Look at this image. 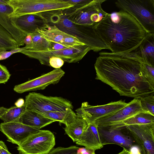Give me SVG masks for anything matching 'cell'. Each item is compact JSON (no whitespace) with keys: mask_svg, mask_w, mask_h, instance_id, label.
Returning <instances> with one entry per match:
<instances>
[{"mask_svg":"<svg viewBox=\"0 0 154 154\" xmlns=\"http://www.w3.org/2000/svg\"><path fill=\"white\" fill-rule=\"evenodd\" d=\"M102 144H115L129 151L133 146L137 145L127 125L123 122L109 125L97 126Z\"/></svg>","mask_w":154,"mask_h":154,"instance_id":"cell-6","label":"cell"},{"mask_svg":"<svg viewBox=\"0 0 154 154\" xmlns=\"http://www.w3.org/2000/svg\"><path fill=\"white\" fill-rule=\"evenodd\" d=\"M64 62L61 58L55 56L50 57L49 60V66L55 69L60 68L63 65Z\"/></svg>","mask_w":154,"mask_h":154,"instance_id":"cell-32","label":"cell"},{"mask_svg":"<svg viewBox=\"0 0 154 154\" xmlns=\"http://www.w3.org/2000/svg\"><path fill=\"white\" fill-rule=\"evenodd\" d=\"M8 109L3 106L0 107V119L8 110Z\"/></svg>","mask_w":154,"mask_h":154,"instance_id":"cell-41","label":"cell"},{"mask_svg":"<svg viewBox=\"0 0 154 154\" xmlns=\"http://www.w3.org/2000/svg\"><path fill=\"white\" fill-rule=\"evenodd\" d=\"M121 100L100 106H93L88 102L82 103L81 107L75 110L76 115L85 119L88 124L120 109L128 104Z\"/></svg>","mask_w":154,"mask_h":154,"instance_id":"cell-10","label":"cell"},{"mask_svg":"<svg viewBox=\"0 0 154 154\" xmlns=\"http://www.w3.org/2000/svg\"><path fill=\"white\" fill-rule=\"evenodd\" d=\"M40 114L55 122L58 121L63 123L65 126L73 122L77 116L76 114L71 109L64 111H49Z\"/></svg>","mask_w":154,"mask_h":154,"instance_id":"cell-22","label":"cell"},{"mask_svg":"<svg viewBox=\"0 0 154 154\" xmlns=\"http://www.w3.org/2000/svg\"><path fill=\"white\" fill-rule=\"evenodd\" d=\"M55 121L36 112L26 110L15 122L40 129Z\"/></svg>","mask_w":154,"mask_h":154,"instance_id":"cell-19","label":"cell"},{"mask_svg":"<svg viewBox=\"0 0 154 154\" xmlns=\"http://www.w3.org/2000/svg\"><path fill=\"white\" fill-rule=\"evenodd\" d=\"M24 42L26 45L28 46L31 45L32 42V34H29L26 35L24 39Z\"/></svg>","mask_w":154,"mask_h":154,"instance_id":"cell-39","label":"cell"},{"mask_svg":"<svg viewBox=\"0 0 154 154\" xmlns=\"http://www.w3.org/2000/svg\"><path fill=\"white\" fill-rule=\"evenodd\" d=\"M118 54L154 65V33H147L139 46L130 52Z\"/></svg>","mask_w":154,"mask_h":154,"instance_id":"cell-16","label":"cell"},{"mask_svg":"<svg viewBox=\"0 0 154 154\" xmlns=\"http://www.w3.org/2000/svg\"><path fill=\"white\" fill-rule=\"evenodd\" d=\"M65 73L64 71L60 68L55 69L38 77L15 85L14 90L18 93L43 90L50 85L58 83Z\"/></svg>","mask_w":154,"mask_h":154,"instance_id":"cell-11","label":"cell"},{"mask_svg":"<svg viewBox=\"0 0 154 154\" xmlns=\"http://www.w3.org/2000/svg\"><path fill=\"white\" fill-rule=\"evenodd\" d=\"M13 11L12 8L8 4L0 3V24L11 34L20 47L24 44V40L26 35L16 27L9 17Z\"/></svg>","mask_w":154,"mask_h":154,"instance_id":"cell-17","label":"cell"},{"mask_svg":"<svg viewBox=\"0 0 154 154\" xmlns=\"http://www.w3.org/2000/svg\"><path fill=\"white\" fill-rule=\"evenodd\" d=\"M32 44L30 46H27L28 47V48L38 51L45 50L51 48L50 42L44 38L36 31L32 34Z\"/></svg>","mask_w":154,"mask_h":154,"instance_id":"cell-25","label":"cell"},{"mask_svg":"<svg viewBox=\"0 0 154 154\" xmlns=\"http://www.w3.org/2000/svg\"><path fill=\"white\" fill-rule=\"evenodd\" d=\"M129 151L130 154H141L140 149L137 145L132 146Z\"/></svg>","mask_w":154,"mask_h":154,"instance_id":"cell-38","label":"cell"},{"mask_svg":"<svg viewBox=\"0 0 154 154\" xmlns=\"http://www.w3.org/2000/svg\"><path fill=\"white\" fill-rule=\"evenodd\" d=\"M123 122L126 125L154 124V116L143 111L137 113Z\"/></svg>","mask_w":154,"mask_h":154,"instance_id":"cell-23","label":"cell"},{"mask_svg":"<svg viewBox=\"0 0 154 154\" xmlns=\"http://www.w3.org/2000/svg\"><path fill=\"white\" fill-rule=\"evenodd\" d=\"M112 53H126L135 49L147 33L131 15L121 10L108 13L94 26Z\"/></svg>","mask_w":154,"mask_h":154,"instance_id":"cell-2","label":"cell"},{"mask_svg":"<svg viewBox=\"0 0 154 154\" xmlns=\"http://www.w3.org/2000/svg\"><path fill=\"white\" fill-rule=\"evenodd\" d=\"M5 50H6L3 49H0V55Z\"/></svg>","mask_w":154,"mask_h":154,"instance_id":"cell-43","label":"cell"},{"mask_svg":"<svg viewBox=\"0 0 154 154\" xmlns=\"http://www.w3.org/2000/svg\"><path fill=\"white\" fill-rule=\"evenodd\" d=\"M99 54L94 64L95 79L109 85L121 96L137 98L154 93L139 61L111 52Z\"/></svg>","mask_w":154,"mask_h":154,"instance_id":"cell-1","label":"cell"},{"mask_svg":"<svg viewBox=\"0 0 154 154\" xmlns=\"http://www.w3.org/2000/svg\"><path fill=\"white\" fill-rule=\"evenodd\" d=\"M154 93L139 98L142 110L154 116Z\"/></svg>","mask_w":154,"mask_h":154,"instance_id":"cell-27","label":"cell"},{"mask_svg":"<svg viewBox=\"0 0 154 154\" xmlns=\"http://www.w3.org/2000/svg\"><path fill=\"white\" fill-rule=\"evenodd\" d=\"M97 127L94 123L88 124L76 143L95 151L103 148V146L101 142Z\"/></svg>","mask_w":154,"mask_h":154,"instance_id":"cell-18","label":"cell"},{"mask_svg":"<svg viewBox=\"0 0 154 154\" xmlns=\"http://www.w3.org/2000/svg\"><path fill=\"white\" fill-rule=\"evenodd\" d=\"M95 151L85 147L79 148L76 154H95Z\"/></svg>","mask_w":154,"mask_h":154,"instance_id":"cell-36","label":"cell"},{"mask_svg":"<svg viewBox=\"0 0 154 154\" xmlns=\"http://www.w3.org/2000/svg\"><path fill=\"white\" fill-rule=\"evenodd\" d=\"M142 111H143L141 106L140 98H136L123 108L97 119L94 123L98 126L122 122Z\"/></svg>","mask_w":154,"mask_h":154,"instance_id":"cell-14","label":"cell"},{"mask_svg":"<svg viewBox=\"0 0 154 154\" xmlns=\"http://www.w3.org/2000/svg\"><path fill=\"white\" fill-rule=\"evenodd\" d=\"M117 154H130V152L125 148H123L122 150Z\"/></svg>","mask_w":154,"mask_h":154,"instance_id":"cell-42","label":"cell"},{"mask_svg":"<svg viewBox=\"0 0 154 154\" xmlns=\"http://www.w3.org/2000/svg\"><path fill=\"white\" fill-rule=\"evenodd\" d=\"M90 50V47L85 45L55 51L50 49L38 51L28 48L20 53L38 60L42 64L49 66V60L51 57H59L68 63H75L81 60Z\"/></svg>","mask_w":154,"mask_h":154,"instance_id":"cell-5","label":"cell"},{"mask_svg":"<svg viewBox=\"0 0 154 154\" xmlns=\"http://www.w3.org/2000/svg\"><path fill=\"white\" fill-rule=\"evenodd\" d=\"M24 105L26 110L39 113L64 111L73 108L71 101L62 97L47 96L33 92L26 96Z\"/></svg>","mask_w":154,"mask_h":154,"instance_id":"cell-7","label":"cell"},{"mask_svg":"<svg viewBox=\"0 0 154 154\" xmlns=\"http://www.w3.org/2000/svg\"><path fill=\"white\" fill-rule=\"evenodd\" d=\"M28 48V47L26 46L23 48L11 49L9 51H7V50L5 51L0 55V60H5L13 54L18 52H20L24 49Z\"/></svg>","mask_w":154,"mask_h":154,"instance_id":"cell-33","label":"cell"},{"mask_svg":"<svg viewBox=\"0 0 154 154\" xmlns=\"http://www.w3.org/2000/svg\"><path fill=\"white\" fill-rule=\"evenodd\" d=\"M36 31L48 41L61 44L63 39L68 35L55 25L51 26L48 24L44 29Z\"/></svg>","mask_w":154,"mask_h":154,"instance_id":"cell-21","label":"cell"},{"mask_svg":"<svg viewBox=\"0 0 154 154\" xmlns=\"http://www.w3.org/2000/svg\"><path fill=\"white\" fill-rule=\"evenodd\" d=\"M106 0H93L84 7L74 8L67 14L66 18L74 24L95 26L107 14L102 9V3Z\"/></svg>","mask_w":154,"mask_h":154,"instance_id":"cell-8","label":"cell"},{"mask_svg":"<svg viewBox=\"0 0 154 154\" xmlns=\"http://www.w3.org/2000/svg\"><path fill=\"white\" fill-rule=\"evenodd\" d=\"M25 110L24 104L21 107H12L8 109L0 119L5 123L15 122L19 118Z\"/></svg>","mask_w":154,"mask_h":154,"instance_id":"cell-26","label":"cell"},{"mask_svg":"<svg viewBox=\"0 0 154 154\" xmlns=\"http://www.w3.org/2000/svg\"><path fill=\"white\" fill-rule=\"evenodd\" d=\"M50 42L51 45V48L49 49L51 50H60L70 47L60 44Z\"/></svg>","mask_w":154,"mask_h":154,"instance_id":"cell-35","label":"cell"},{"mask_svg":"<svg viewBox=\"0 0 154 154\" xmlns=\"http://www.w3.org/2000/svg\"><path fill=\"white\" fill-rule=\"evenodd\" d=\"M144 76L154 88V65L142 63Z\"/></svg>","mask_w":154,"mask_h":154,"instance_id":"cell-28","label":"cell"},{"mask_svg":"<svg viewBox=\"0 0 154 154\" xmlns=\"http://www.w3.org/2000/svg\"><path fill=\"white\" fill-rule=\"evenodd\" d=\"M11 75L6 67L0 63V84H5L7 82Z\"/></svg>","mask_w":154,"mask_h":154,"instance_id":"cell-31","label":"cell"},{"mask_svg":"<svg viewBox=\"0 0 154 154\" xmlns=\"http://www.w3.org/2000/svg\"><path fill=\"white\" fill-rule=\"evenodd\" d=\"M40 130L18 122H3L0 124V131L6 136L7 141L18 146Z\"/></svg>","mask_w":154,"mask_h":154,"instance_id":"cell-13","label":"cell"},{"mask_svg":"<svg viewBox=\"0 0 154 154\" xmlns=\"http://www.w3.org/2000/svg\"><path fill=\"white\" fill-rule=\"evenodd\" d=\"M79 148L75 146L66 148L58 147L52 149L47 154H76Z\"/></svg>","mask_w":154,"mask_h":154,"instance_id":"cell-29","label":"cell"},{"mask_svg":"<svg viewBox=\"0 0 154 154\" xmlns=\"http://www.w3.org/2000/svg\"><path fill=\"white\" fill-rule=\"evenodd\" d=\"M88 124L83 118L77 115L75 120L64 128L65 133L74 142H76L87 128Z\"/></svg>","mask_w":154,"mask_h":154,"instance_id":"cell-20","label":"cell"},{"mask_svg":"<svg viewBox=\"0 0 154 154\" xmlns=\"http://www.w3.org/2000/svg\"><path fill=\"white\" fill-rule=\"evenodd\" d=\"M8 4L12 8L10 18L22 15L51 11H62L74 6L66 0H8Z\"/></svg>","mask_w":154,"mask_h":154,"instance_id":"cell-3","label":"cell"},{"mask_svg":"<svg viewBox=\"0 0 154 154\" xmlns=\"http://www.w3.org/2000/svg\"><path fill=\"white\" fill-rule=\"evenodd\" d=\"M16 27L26 35L41 30L48 24L47 19L41 13L28 14L11 18Z\"/></svg>","mask_w":154,"mask_h":154,"instance_id":"cell-15","label":"cell"},{"mask_svg":"<svg viewBox=\"0 0 154 154\" xmlns=\"http://www.w3.org/2000/svg\"><path fill=\"white\" fill-rule=\"evenodd\" d=\"M55 144L52 132L40 130L29 136L17 149L19 154H47Z\"/></svg>","mask_w":154,"mask_h":154,"instance_id":"cell-9","label":"cell"},{"mask_svg":"<svg viewBox=\"0 0 154 154\" xmlns=\"http://www.w3.org/2000/svg\"><path fill=\"white\" fill-rule=\"evenodd\" d=\"M0 154H12L8 150L4 142L0 140Z\"/></svg>","mask_w":154,"mask_h":154,"instance_id":"cell-37","label":"cell"},{"mask_svg":"<svg viewBox=\"0 0 154 154\" xmlns=\"http://www.w3.org/2000/svg\"><path fill=\"white\" fill-rule=\"evenodd\" d=\"M115 4L134 17L147 33H154V0H118Z\"/></svg>","mask_w":154,"mask_h":154,"instance_id":"cell-4","label":"cell"},{"mask_svg":"<svg viewBox=\"0 0 154 154\" xmlns=\"http://www.w3.org/2000/svg\"><path fill=\"white\" fill-rule=\"evenodd\" d=\"M62 44L68 47H73L86 45L76 37L68 34L63 39Z\"/></svg>","mask_w":154,"mask_h":154,"instance_id":"cell-30","label":"cell"},{"mask_svg":"<svg viewBox=\"0 0 154 154\" xmlns=\"http://www.w3.org/2000/svg\"><path fill=\"white\" fill-rule=\"evenodd\" d=\"M93 0H68L67 2L72 4V8H76L84 7L92 2Z\"/></svg>","mask_w":154,"mask_h":154,"instance_id":"cell-34","label":"cell"},{"mask_svg":"<svg viewBox=\"0 0 154 154\" xmlns=\"http://www.w3.org/2000/svg\"><path fill=\"white\" fill-rule=\"evenodd\" d=\"M19 48V46L15 40L0 24V49L7 50Z\"/></svg>","mask_w":154,"mask_h":154,"instance_id":"cell-24","label":"cell"},{"mask_svg":"<svg viewBox=\"0 0 154 154\" xmlns=\"http://www.w3.org/2000/svg\"><path fill=\"white\" fill-rule=\"evenodd\" d=\"M141 154H154V124L127 125Z\"/></svg>","mask_w":154,"mask_h":154,"instance_id":"cell-12","label":"cell"},{"mask_svg":"<svg viewBox=\"0 0 154 154\" xmlns=\"http://www.w3.org/2000/svg\"><path fill=\"white\" fill-rule=\"evenodd\" d=\"M25 103L24 100L23 99H19L15 103L16 106L21 107L24 105Z\"/></svg>","mask_w":154,"mask_h":154,"instance_id":"cell-40","label":"cell"}]
</instances>
